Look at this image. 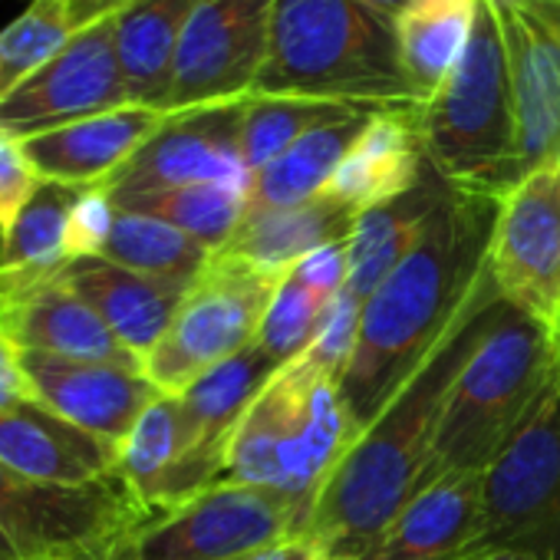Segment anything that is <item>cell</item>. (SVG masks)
Listing matches in <instances>:
<instances>
[{
	"label": "cell",
	"mask_w": 560,
	"mask_h": 560,
	"mask_svg": "<svg viewBox=\"0 0 560 560\" xmlns=\"http://www.w3.org/2000/svg\"><path fill=\"white\" fill-rule=\"evenodd\" d=\"M44 178L37 175L34 162L24 152V142L0 132V237H4L27 201L37 195Z\"/></svg>",
	"instance_id": "35"
},
{
	"label": "cell",
	"mask_w": 560,
	"mask_h": 560,
	"mask_svg": "<svg viewBox=\"0 0 560 560\" xmlns=\"http://www.w3.org/2000/svg\"><path fill=\"white\" fill-rule=\"evenodd\" d=\"M380 113L353 116L334 126H324L301 142H294L288 152H280L273 162L257 168L247 178V211H270V208H294L304 205L330 185L337 165L353 149V142L363 136L370 119Z\"/></svg>",
	"instance_id": "25"
},
{
	"label": "cell",
	"mask_w": 560,
	"mask_h": 560,
	"mask_svg": "<svg viewBox=\"0 0 560 560\" xmlns=\"http://www.w3.org/2000/svg\"><path fill=\"white\" fill-rule=\"evenodd\" d=\"M80 188L44 182L14 228L0 237V284L54 277L70 264L67 224Z\"/></svg>",
	"instance_id": "27"
},
{
	"label": "cell",
	"mask_w": 560,
	"mask_h": 560,
	"mask_svg": "<svg viewBox=\"0 0 560 560\" xmlns=\"http://www.w3.org/2000/svg\"><path fill=\"white\" fill-rule=\"evenodd\" d=\"M100 257L116 260L129 270L191 288L205 273V267L211 264L214 254L208 247H201L195 237H188L185 231H178L159 218L116 208V218H113V228H109V237H106Z\"/></svg>",
	"instance_id": "30"
},
{
	"label": "cell",
	"mask_w": 560,
	"mask_h": 560,
	"mask_svg": "<svg viewBox=\"0 0 560 560\" xmlns=\"http://www.w3.org/2000/svg\"><path fill=\"white\" fill-rule=\"evenodd\" d=\"M113 205L122 211L159 218L195 237L211 254H221L247 214V188L205 182V185H182V188L113 198Z\"/></svg>",
	"instance_id": "29"
},
{
	"label": "cell",
	"mask_w": 560,
	"mask_h": 560,
	"mask_svg": "<svg viewBox=\"0 0 560 560\" xmlns=\"http://www.w3.org/2000/svg\"><path fill=\"white\" fill-rule=\"evenodd\" d=\"M366 113H386L376 106H353V103H330V100H307V96H247L241 116V155L247 175L273 162L280 152H288L304 136L353 119Z\"/></svg>",
	"instance_id": "28"
},
{
	"label": "cell",
	"mask_w": 560,
	"mask_h": 560,
	"mask_svg": "<svg viewBox=\"0 0 560 560\" xmlns=\"http://www.w3.org/2000/svg\"><path fill=\"white\" fill-rule=\"evenodd\" d=\"M277 0H201L178 47L165 113L241 103L267 63Z\"/></svg>",
	"instance_id": "12"
},
{
	"label": "cell",
	"mask_w": 560,
	"mask_h": 560,
	"mask_svg": "<svg viewBox=\"0 0 560 560\" xmlns=\"http://www.w3.org/2000/svg\"><path fill=\"white\" fill-rule=\"evenodd\" d=\"M0 560H24V553L14 547V540L4 534V527H0Z\"/></svg>",
	"instance_id": "42"
},
{
	"label": "cell",
	"mask_w": 560,
	"mask_h": 560,
	"mask_svg": "<svg viewBox=\"0 0 560 560\" xmlns=\"http://www.w3.org/2000/svg\"><path fill=\"white\" fill-rule=\"evenodd\" d=\"M488 270L508 304L560 327V162L527 172L498 205Z\"/></svg>",
	"instance_id": "11"
},
{
	"label": "cell",
	"mask_w": 560,
	"mask_h": 560,
	"mask_svg": "<svg viewBox=\"0 0 560 560\" xmlns=\"http://www.w3.org/2000/svg\"><path fill=\"white\" fill-rule=\"evenodd\" d=\"M116 218V205L109 198V191L100 188H80L73 211H70V224H67V254L70 260L77 257H93L103 250L109 228Z\"/></svg>",
	"instance_id": "36"
},
{
	"label": "cell",
	"mask_w": 560,
	"mask_h": 560,
	"mask_svg": "<svg viewBox=\"0 0 560 560\" xmlns=\"http://www.w3.org/2000/svg\"><path fill=\"white\" fill-rule=\"evenodd\" d=\"M317 560H343V557H330V553H324V550H320V557H317Z\"/></svg>",
	"instance_id": "45"
},
{
	"label": "cell",
	"mask_w": 560,
	"mask_h": 560,
	"mask_svg": "<svg viewBox=\"0 0 560 560\" xmlns=\"http://www.w3.org/2000/svg\"><path fill=\"white\" fill-rule=\"evenodd\" d=\"M475 18V0H412L396 18L402 67L419 106L429 103L458 67Z\"/></svg>",
	"instance_id": "26"
},
{
	"label": "cell",
	"mask_w": 560,
	"mask_h": 560,
	"mask_svg": "<svg viewBox=\"0 0 560 560\" xmlns=\"http://www.w3.org/2000/svg\"><path fill=\"white\" fill-rule=\"evenodd\" d=\"M485 550L560 560V383L481 471Z\"/></svg>",
	"instance_id": "9"
},
{
	"label": "cell",
	"mask_w": 560,
	"mask_h": 560,
	"mask_svg": "<svg viewBox=\"0 0 560 560\" xmlns=\"http://www.w3.org/2000/svg\"><path fill=\"white\" fill-rule=\"evenodd\" d=\"M152 517L119 471L90 485H47L0 465V527L24 560H113Z\"/></svg>",
	"instance_id": "7"
},
{
	"label": "cell",
	"mask_w": 560,
	"mask_h": 560,
	"mask_svg": "<svg viewBox=\"0 0 560 560\" xmlns=\"http://www.w3.org/2000/svg\"><path fill=\"white\" fill-rule=\"evenodd\" d=\"M317 557H320V547L311 537L298 534V537L277 540L270 547H260V550H254V553H247L241 560H317Z\"/></svg>",
	"instance_id": "40"
},
{
	"label": "cell",
	"mask_w": 560,
	"mask_h": 560,
	"mask_svg": "<svg viewBox=\"0 0 560 560\" xmlns=\"http://www.w3.org/2000/svg\"><path fill=\"white\" fill-rule=\"evenodd\" d=\"M254 96L419 109L402 67L396 18L360 0H277Z\"/></svg>",
	"instance_id": "3"
},
{
	"label": "cell",
	"mask_w": 560,
	"mask_h": 560,
	"mask_svg": "<svg viewBox=\"0 0 560 560\" xmlns=\"http://www.w3.org/2000/svg\"><path fill=\"white\" fill-rule=\"evenodd\" d=\"M21 363L40 406L113 445H122L139 416L162 396L145 373L113 363L67 360L37 350H21Z\"/></svg>",
	"instance_id": "16"
},
{
	"label": "cell",
	"mask_w": 560,
	"mask_h": 560,
	"mask_svg": "<svg viewBox=\"0 0 560 560\" xmlns=\"http://www.w3.org/2000/svg\"><path fill=\"white\" fill-rule=\"evenodd\" d=\"M557 383L553 334L508 304L448 393L419 488L442 475H481Z\"/></svg>",
	"instance_id": "5"
},
{
	"label": "cell",
	"mask_w": 560,
	"mask_h": 560,
	"mask_svg": "<svg viewBox=\"0 0 560 560\" xmlns=\"http://www.w3.org/2000/svg\"><path fill=\"white\" fill-rule=\"evenodd\" d=\"M429 165L458 191L504 198L524 175L511 63L494 0H475L471 34L442 90L419 106Z\"/></svg>",
	"instance_id": "6"
},
{
	"label": "cell",
	"mask_w": 560,
	"mask_h": 560,
	"mask_svg": "<svg viewBox=\"0 0 560 560\" xmlns=\"http://www.w3.org/2000/svg\"><path fill=\"white\" fill-rule=\"evenodd\" d=\"M31 399H34V389L27 383L21 350L0 337V409H11V406L31 402Z\"/></svg>",
	"instance_id": "38"
},
{
	"label": "cell",
	"mask_w": 560,
	"mask_h": 560,
	"mask_svg": "<svg viewBox=\"0 0 560 560\" xmlns=\"http://www.w3.org/2000/svg\"><path fill=\"white\" fill-rule=\"evenodd\" d=\"M553 343H557V366H560V327H557V334H553Z\"/></svg>",
	"instance_id": "44"
},
{
	"label": "cell",
	"mask_w": 560,
	"mask_h": 560,
	"mask_svg": "<svg viewBox=\"0 0 560 560\" xmlns=\"http://www.w3.org/2000/svg\"><path fill=\"white\" fill-rule=\"evenodd\" d=\"M280 280L284 277L264 273L237 257L214 254L188 288L159 347L145 357L142 373L165 396L185 393L211 366L257 343Z\"/></svg>",
	"instance_id": "8"
},
{
	"label": "cell",
	"mask_w": 560,
	"mask_h": 560,
	"mask_svg": "<svg viewBox=\"0 0 560 560\" xmlns=\"http://www.w3.org/2000/svg\"><path fill=\"white\" fill-rule=\"evenodd\" d=\"M471 560H534V557L514 553V550H485V553H478V557H471Z\"/></svg>",
	"instance_id": "43"
},
{
	"label": "cell",
	"mask_w": 560,
	"mask_h": 560,
	"mask_svg": "<svg viewBox=\"0 0 560 560\" xmlns=\"http://www.w3.org/2000/svg\"><path fill=\"white\" fill-rule=\"evenodd\" d=\"M291 277L298 284H304L311 294L334 301L343 288H347V277H350V250L347 241H330L317 250H311L307 257H301L291 270Z\"/></svg>",
	"instance_id": "37"
},
{
	"label": "cell",
	"mask_w": 560,
	"mask_h": 560,
	"mask_svg": "<svg viewBox=\"0 0 560 560\" xmlns=\"http://www.w3.org/2000/svg\"><path fill=\"white\" fill-rule=\"evenodd\" d=\"M448 182L429 165L422 182L386 201L376 208L360 211L350 237H347V250H350V277H347V291L366 304V298L383 284L386 273L416 247V241L425 231V221L432 214V208L439 205V198L445 195Z\"/></svg>",
	"instance_id": "24"
},
{
	"label": "cell",
	"mask_w": 560,
	"mask_h": 560,
	"mask_svg": "<svg viewBox=\"0 0 560 560\" xmlns=\"http://www.w3.org/2000/svg\"><path fill=\"white\" fill-rule=\"evenodd\" d=\"M357 218L360 214L353 208H347L327 191L294 208L247 211L221 254L237 257L264 273L288 277L294 264L311 250L330 241H347Z\"/></svg>",
	"instance_id": "22"
},
{
	"label": "cell",
	"mask_w": 560,
	"mask_h": 560,
	"mask_svg": "<svg viewBox=\"0 0 560 560\" xmlns=\"http://www.w3.org/2000/svg\"><path fill=\"white\" fill-rule=\"evenodd\" d=\"M60 277L77 298H83L106 320V327L142 363L159 347V340L172 327L188 294L185 284H172V280L129 270L100 254L70 260Z\"/></svg>",
	"instance_id": "19"
},
{
	"label": "cell",
	"mask_w": 560,
	"mask_h": 560,
	"mask_svg": "<svg viewBox=\"0 0 560 560\" xmlns=\"http://www.w3.org/2000/svg\"><path fill=\"white\" fill-rule=\"evenodd\" d=\"M360 4H366V8H373V11H380L386 18H399L412 4V0H360Z\"/></svg>",
	"instance_id": "41"
},
{
	"label": "cell",
	"mask_w": 560,
	"mask_h": 560,
	"mask_svg": "<svg viewBox=\"0 0 560 560\" xmlns=\"http://www.w3.org/2000/svg\"><path fill=\"white\" fill-rule=\"evenodd\" d=\"M504 307V294L498 291L491 270H485L475 298L445 340L330 471L307 524V537L324 553L366 560L380 544L386 527L422 481L448 393L462 366Z\"/></svg>",
	"instance_id": "2"
},
{
	"label": "cell",
	"mask_w": 560,
	"mask_h": 560,
	"mask_svg": "<svg viewBox=\"0 0 560 560\" xmlns=\"http://www.w3.org/2000/svg\"><path fill=\"white\" fill-rule=\"evenodd\" d=\"M357 439L340 380L301 357L264 386L234 425L224 445V481L284 494L301 511L307 534L324 481Z\"/></svg>",
	"instance_id": "4"
},
{
	"label": "cell",
	"mask_w": 560,
	"mask_h": 560,
	"mask_svg": "<svg viewBox=\"0 0 560 560\" xmlns=\"http://www.w3.org/2000/svg\"><path fill=\"white\" fill-rule=\"evenodd\" d=\"M201 0H139L113 18L116 57L132 106H168L175 60L191 14Z\"/></svg>",
	"instance_id": "23"
},
{
	"label": "cell",
	"mask_w": 560,
	"mask_h": 560,
	"mask_svg": "<svg viewBox=\"0 0 560 560\" xmlns=\"http://www.w3.org/2000/svg\"><path fill=\"white\" fill-rule=\"evenodd\" d=\"M0 465L31 481L90 485L119 471V445L31 399L0 409Z\"/></svg>",
	"instance_id": "18"
},
{
	"label": "cell",
	"mask_w": 560,
	"mask_h": 560,
	"mask_svg": "<svg viewBox=\"0 0 560 560\" xmlns=\"http://www.w3.org/2000/svg\"><path fill=\"white\" fill-rule=\"evenodd\" d=\"M330 301L311 294L304 284L288 273L280 280V288L264 314V324H260V334H257V343L277 360V363H294L301 360L317 330H320V320H324V311H327Z\"/></svg>",
	"instance_id": "33"
},
{
	"label": "cell",
	"mask_w": 560,
	"mask_h": 560,
	"mask_svg": "<svg viewBox=\"0 0 560 560\" xmlns=\"http://www.w3.org/2000/svg\"><path fill=\"white\" fill-rule=\"evenodd\" d=\"M185 458V422L178 396H159L132 425V432L119 445V475L132 488V494L155 514L162 491Z\"/></svg>",
	"instance_id": "31"
},
{
	"label": "cell",
	"mask_w": 560,
	"mask_h": 560,
	"mask_svg": "<svg viewBox=\"0 0 560 560\" xmlns=\"http://www.w3.org/2000/svg\"><path fill=\"white\" fill-rule=\"evenodd\" d=\"M241 116L244 100L168 113L165 122L149 136V142L103 188L109 191V198L205 182L247 188L250 175L241 155Z\"/></svg>",
	"instance_id": "14"
},
{
	"label": "cell",
	"mask_w": 560,
	"mask_h": 560,
	"mask_svg": "<svg viewBox=\"0 0 560 560\" xmlns=\"http://www.w3.org/2000/svg\"><path fill=\"white\" fill-rule=\"evenodd\" d=\"M132 4H139V0H63L73 31H86L93 24L113 21L116 14H122Z\"/></svg>",
	"instance_id": "39"
},
{
	"label": "cell",
	"mask_w": 560,
	"mask_h": 560,
	"mask_svg": "<svg viewBox=\"0 0 560 560\" xmlns=\"http://www.w3.org/2000/svg\"><path fill=\"white\" fill-rule=\"evenodd\" d=\"M298 534H304V521L284 494L218 481L185 504L152 517L116 550L113 560H241Z\"/></svg>",
	"instance_id": "10"
},
{
	"label": "cell",
	"mask_w": 560,
	"mask_h": 560,
	"mask_svg": "<svg viewBox=\"0 0 560 560\" xmlns=\"http://www.w3.org/2000/svg\"><path fill=\"white\" fill-rule=\"evenodd\" d=\"M468 560H471V557H468Z\"/></svg>",
	"instance_id": "47"
},
{
	"label": "cell",
	"mask_w": 560,
	"mask_h": 560,
	"mask_svg": "<svg viewBox=\"0 0 560 560\" xmlns=\"http://www.w3.org/2000/svg\"><path fill=\"white\" fill-rule=\"evenodd\" d=\"M360 314H363V304L343 288L324 311V320H320V330L311 343V350L304 353L307 360H314L317 366H324L327 373H334L337 380L343 376L350 357H353V347H357V334H360Z\"/></svg>",
	"instance_id": "34"
},
{
	"label": "cell",
	"mask_w": 560,
	"mask_h": 560,
	"mask_svg": "<svg viewBox=\"0 0 560 560\" xmlns=\"http://www.w3.org/2000/svg\"><path fill=\"white\" fill-rule=\"evenodd\" d=\"M168 113L149 106H119L100 116L24 139V152L44 182L70 188L109 185L126 162L149 142Z\"/></svg>",
	"instance_id": "17"
},
{
	"label": "cell",
	"mask_w": 560,
	"mask_h": 560,
	"mask_svg": "<svg viewBox=\"0 0 560 560\" xmlns=\"http://www.w3.org/2000/svg\"><path fill=\"white\" fill-rule=\"evenodd\" d=\"M481 537V475H442L422 485L366 560H468Z\"/></svg>",
	"instance_id": "20"
},
{
	"label": "cell",
	"mask_w": 560,
	"mask_h": 560,
	"mask_svg": "<svg viewBox=\"0 0 560 560\" xmlns=\"http://www.w3.org/2000/svg\"><path fill=\"white\" fill-rule=\"evenodd\" d=\"M60 273L24 280V284H0V337L18 350L113 363L142 373V360L83 298L63 284Z\"/></svg>",
	"instance_id": "15"
},
{
	"label": "cell",
	"mask_w": 560,
	"mask_h": 560,
	"mask_svg": "<svg viewBox=\"0 0 560 560\" xmlns=\"http://www.w3.org/2000/svg\"><path fill=\"white\" fill-rule=\"evenodd\" d=\"M557 162H560V155H557Z\"/></svg>",
	"instance_id": "46"
},
{
	"label": "cell",
	"mask_w": 560,
	"mask_h": 560,
	"mask_svg": "<svg viewBox=\"0 0 560 560\" xmlns=\"http://www.w3.org/2000/svg\"><path fill=\"white\" fill-rule=\"evenodd\" d=\"M132 106L126 96L113 21L77 31L27 83L0 100V132L31 139L67 122Z\"/></svg>",
	"instance_id": "13"
},
{
	"label": "cell",
	"mask_w": 560,
	"mask_h": 560,
	"mask_svg": "<svg viewBox=\"0 0 560 560\" xmlns=\"http://www.w3.org/2000/svg\"><path fill=\"white\" fill-rule=\"evenodd\" d=\"M73 34L63 0H31V8L0 31V100L54 60Z\"/></svg>",
	"instance_id": "32"
},
{
	"label": "cell",
	"mask_w": 560,
	"mask_h": 560,
	"mask_svg": "<svg viewBox=\"0 0 560 560\" xmlns=\"http://www.w3.org/2000/svg\"><path fill=\"white\" fill-rule=\"evenodd\" d=\"M501 198L445 188L416 247L366 298L340 399L363 429L419 373L455 327L488 270Z\"/></svg>",
	"instance_id": "1"
},
{
	"label": "cell",
	"mask_w": 560,
	"mask_h": 560,
	"mask_svg": "<svg viewBox=\"0 0 560 560\" xmlns=\"http://www.w3.org/2000/svg\"><path fill=\"white\" fill-rule=\"evenodd\" d=\"M425 168L419 109H386L370 119L324 191L360 214L412 191Z\"/></svg>",
	"instance_id": "21"
}]
</instances>
